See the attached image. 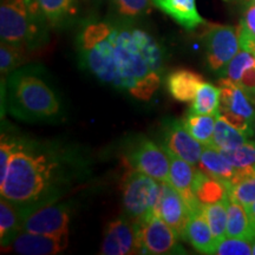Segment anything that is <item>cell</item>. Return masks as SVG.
<instances>
[{
    "label": "cell",
    "instance_id": "e0dca14e",
    "mask_svg": "<svg viewBox=\"0 0 255 255\" xmlns=\"http://www.w3.org/2000/svg\"><path fill=\"white\" fill-rule=\"evenodd\" d=\"M219 88L221 90L220 109H225L245 117L251 122H255V107L253 101L248 97L246 92L229 78H222L219 81Z\"/></svg>",
    "mask_w": 255,
    "mask_h": 255
},
{
    "label": "cell",
    "instance_id": "f546056e",
    "mask_svg": "<svg viewBox=\"0 0 255 255\" xmlns=\"http://www.w3.org/2000/svg\"><path fill=\"white\" fill-rule=\"evenodd\" d=\"M247 141V136L244 132L235 129L234 127H232L218 115L214 135H213V141L210 146L218 149V150H223V149L235 148V146L244 144Z\"/></svg>",
    "mask_w": 255,
    "mask_h": 255
},
{
    "label": "cell",
    "instance_id": "ac0fdd59",
    "mask_svg": "<svg viewBox=\"0 0 255 255\" xmlns=\"http://www.w3.org/2000/svg\"><path fill=\"white\" fill-rule=\"evenodd\" d=\"M203 83L202 76L188 69L175 70L169 73L165 81L169 94L178 102H193Z\"/></svg>",
    "mask_w": 255,
    "mask_h": 255
},
{
    "label": "cell",
    "instance_id": "7402d4cb",
    "mask_svg": "<svg viewBox=\"0 0 255 255\" xmlns=\"http://www.w3.org/2000/svg\"><path fill=\"white\" fill-rule=\"evenodd\" d=\"M51 27H63L78 14L79 0H37Z\"/></svg>",
    "mask_w": 255,
    "mask_h": 255
},
{
    "label": "cell",
    "instance_id": "44dd1931",
    "mask_svg": "<svg viewBox=\"0 0 255 255\" xmlns=\"http://www.w3.org/2000/svg\"><path fill=\"white\" fill-rule=\"evenodd\" d=\"M199 169L208 176L223 181L229 184V181L234 176L237 168L233 165L227 158L213 146L203 148L199 162Z\"/></svg>",
    "mask_w": 255,
    "mask_h": 255
},
{
    "label": "cell",
    "instance_id": "5b68a950",
    "mask_svg": "<svg viewBox=\"0 0 255 255\" xmlns=\"http://www.w3.org/2000/svg\"><path fill=\"white\" fill-rule=\"evenodd\" d=\"M123 207L128 218L137 223L156 214L161 182L130 168L122 182Z\"/></svg>",
    "mask_w": 255,
    "mask_h": 255
},
{
    "label": "cell",
    "instance_id": "9a60e30c",
    "mask_svg": "<svg viewBox=\"0 0 255 255\" xmlns=\"http://www.w3.org/2000/svg\"><path fill=\"white\" fill-rule=\"evenodd\" d=\"M169 156H170V170H169L167 182L170 183L183 197L184 202L190 210V215L200 212L202 210L203 205L197 200L193 189L196 168L177 156L171 154H169Z\"/></svg>",
    "mask_w": 255,
    "mask_h": 255
},
{
    "label": "cell",
    "instance_id": "d6986e66",
    "mask_svg": "<svg viewBox=\"0 0 255 255\" xmlns=\"http://www.w3.org/2000/svg\"><path fill=\"white\" fill-rule=\"evenodd\" d=\"M184 239L197 252L203 254H214L218 245L202 210L190 215Z\"/></svg>",
    "mask_w": 255,
    "mask_h": 255
},
{
    "label": "cell",
    "instance_id": "1f68e13d",
    "mask_svg": "<svg viewBox=\"0 0 255 255\" xmlns=\"http://www.w3.org/2000/svg\"><path fill=\"white\" fill-rule=\"evenodd\" d=\"M235 168L255 165V141H247L232 149L219 150Z\"/></svg>",
    "mask_w": 255,
    "mask_h": 255
},
{
    "label": "cell",
    "instance_id": "ee69618b",
    "mask_svg": "<svg viewBox=\"0 0 255 255\" xmlns=\"http://www.w3.org/2000/svg\"><path fill=\"white\" fill-rule=\"evenodd\" d=\"M244 1H252V0H244Z\"/></svg>",
    "mask_w": 255,
    "mask_h": 255
},
{
    "label": "cell",
    "instance_id": "2e32d148",
    "mask_svg": "<svg viewBox=\"0 0 255 255\" xmlns=\"http://www.w3.org/2000/svg\"><path fill=\"white\" fill-rule=\"evenodd\" d=\"M152 6L187 31H194L206 20L197 11L196 0H151Z\"/></svg>",
    "mask_w": 255,
    "mask_h": 255
},
{
    "label": "cell",
    "instance_id": "7a4b0ae2",
    "mask_svg": "<svg viewBox=\"0 0 255 255\" xmlns=\"http://www.w3.org/2000/svg\"><path fill=\"white\" fill-rule=\"evenodd\" d=\"M6 109L12 116L26 122H51L60 115V103L55 91L30 70L9 75L5 88Z\"/></svg>",
    "mask_w": 255,
    "mask_h": 255
},
{
    "label": "cell",
    "instance_id": "ba28073f",
    "mask_svg": "<svg viewBox=\"0 0 255 255\" xmlns=\"http://www.w3.org/2000/svg\"><path fill=\"white\" fill-rule=\"evenodd\" d=\"M100 253L103 255L142 254L138 223L128 216H121L109 222Z\"/></svg>",
    "mask_w": 255,
    "mask_h": 255
},
{
    "label": "cell",
    "instance_id": "74e56055",
    "mask_svg": "<svg viewBox=\"0 0 255 255\" xmlns=\"http://www.w3.org/2000/svg\"><path fill=\"white\" fill-rule=\"evenodd\" d=\"M239 87L246 92L248 97L255 103V66L247 69L242 75Z\"/></svg>",
    "mask_w": 255,
    "mask_h": 255
},
{
    "label": "cell",
    "instance_id": "277c9868",
    "mask_svg": "<svg viewBox=\"0 0 255 255\" xmlns=\"http://www.w3.org/2000/svg\"><path fill=\"white\" fill-rule=\"evenodd\" d=\"M131 23L116 20L110 40L115 49V60L120 77V89H131L139 79L151 72L143 56L136 28Z\"/></svg>",
    "mask_w": 255,
    "mask_h": 255
},
{
    "label": "cell",
    "instance_id": "484cf974",
    "mask_svg": "<svg viewBox=\"0 0 255 255\" xmlns=\"http://www.w3.org/2000/svg\"><path fill=\"white\" fill-rule=\"evenodd\" d=\"M228 202L229 196H226L218 202L205 205L202 208L203 214L208 221L209 227L218 244L227 237Z\"/></svg>",
    "mask_w": 255,
    "mask_h": 255
},
{
    "label": "cell",
    "instance_id": "8d00e7d4",
    "mask_svg": "<svg viewBox=\"0 0 255 255\" xmlns=\"http://www.w3.org/2000/svg\"><path fill=\"white\" fill-rule=\"evenodd\" d=\"M15 144V137H8L2 135L1 143H0V182L4 181L7 173L9 159H11L12 152H13Z\"/></svg>",
    "mask_w": 255,
    "mask_h": 255
},
{
    "label": "cell",
    "instance_id": "83f0119b",
    "mask_svg": "<svg viewBox=\"0 0 255 255\" xmlns=\"http://www.w3.org/2000/svg\"><path fill=\"white\" fill-rule=\"evenodd\" d=\"M221 90L210 83L205 82L197 90L190 105L189 113L197 115H216L219 113Z\"/></svg>",
    "mask_w": 255,
    "mask_h": 255
},
{
    "label": "cell",
    "instance_id": "4fadbf2b",
    "mask_svg": "<svg viewBox=\"0 0 255 255\" xmlns=\"http://www.w3.org/2000/svg\"><path fill=\"white\" fill-rule=\"evenodd\" d=\"M111 34V33H110ZM81 62L100 81L120 87V77L115 60V49L110 36L94 47L81 52Z\"/></svg>",
    "mask_w": 255,
    "mask_h": 255
},
{
    "label": "cell",
    "instance_id": "f1b7e54d",
    "mask_svg": "<svg viewBox=\"0 0 255 255\" xmlns=\"http://www.w3.org/2000/svg\"><path fill=\"white\" fill-rule=\"evenodd\" d=\"M111 11L116 20L132 23L150 12L151 0H110Z\"/></svg>",
    "mask_w": 255,
    "mask_h": 255
},
{
    "label": "cell",
    "instance_id": "603a6c76",
    "mask_svg": "<svg viewBox=\"0 0 255 255\" xmlns=\"http://www.w3.org/2000/svg\"><path fill=\"white\" fill-rule=\"evenodd\" d=\"M227 237L241 238L253 241L255 239V223L248 215L246 207L229 200Z\"/></svg>",
    "mask_w": 255,
    "mask_h": 255
},
{
    "label": "cell",
    "instance_id": "3957f363",
    "mask_svg": "<svg viewBox=\"0 0 255 255\" xmlns=\"http://www.w3.org/2000/svg\"><path fill=\"white\" fill-rule=\"evenodd\" d=\"M47 23L37 0H1V41L34 50L47 39Z\"/></svg>",
    "mask_w": 255,
    "mask_h": 255
},
{
    "label": "cell",
    "instance_id": "f35d334b",
    "mask_svg": "<svg viewBox=\"0 0 255 255\" xmlns=\"http://www.w3.org/2000/svg\"><path fill=\"white\" fill-rule=\"evenodd\" d=\"M246 209H247L248 215H250V218L252 219V221L255 223V202H253L250 206H247Z\"/></svg>",
    "mask_w": 255,
    "mask_h": 255
},
{
    "label": "cell",
    "instance_id": "4dcf8cb0",
    "mask_svg": "<svg viewBox=\"0 0 255 255\" xmlns=\"http://www.w3.org/2000/svg\"><path fill=\"white\" fill-rule=\"evenodd\" d=\"M26 51L28 50L25 47L1 41V45H0V71H1V75H9L19 65H21Z\"/></svg>",
    "mask_w": 255,
    "mask_h": 255
},
{
    "label": "cell",
    "instance_id": "6da1fadb",
    "mask_svg": "<svg viewBox=\"0 0 255 255\" xmlns=\"http://www.w3.org/2000/svg\"><path fill=\"white\" fill-rule=\"evenodd\" d=\"M85 169L81 155L69 146L15 138L0 194L25 214L58 202L87 174Z\"/></svg>",
    "mask_w": 255,
    "mask_h": 255
},
{
    "label": "cell",
    "instance_id": "d4e9b609",
    "mask_svg": "<svg viewBox=\"0 0 255 255\" xmlns=\"http://www.w3.org/2000/svg\"><path fill=\"white\" fill-rule=\"evenodd\" d=\"M218 115H197L188 113L184 117L183 124L194 138L201 144L210 146L214 135V129Z\"/></svg>",
    "mask_w": 255,
    "mask_h": 255
},
{
    "label": "cell",
    "instance_id": "836d02e7",
    "mask_svg": "<svg viewBox=\"0 0 255 255\" xmlns=\"http://www.w3.org/2000/svg\"><path fill=\"white\" fill-rule=\"evenodd\" d=\"M229 200L247 207L255 202V176L228 188Z\"/></svg>",
    "mask_w": 255,
    "mask_h": 255
},
{
    "label": "cell",
    "instance_id": "d6a6232c",
    "mask_svg": "<svg viewBox=\"0 0 255 255\" xmlns=\"http://www.w3.org/2000/svg\"><path fill=\"white\" fill-rule=\"evenodd\" d=\"M253 66H255V56L248 51L242 50L239 51L234 58L228 63V65L223 70L222 75L227 76V78L239 84L244 72Z\"/></svg>",
    "mask_w": 255,
    "mask_h": 255
},
{
    "label": "cell",
    "instance_id": "cb8c5ba5",
    "mask_svg": "<svg viewBox=\"0 0 255 255\" xmlns=\"http://www.w3.org/2000/svg\"><path fill=\"white\" fill-rule=\"evenodd\" d=\"M193 189L197 200L203 206L218 202V201L222 200L223 197L228 196L227 183L208 176L200 169H196Z\"/></svg>",
    "mask_w": 255,
    "mask_h": 255
},
{
    "label": "cell",
    "instance_id": "ab89813d",
    "mask_svg": "<svg viewBox=\"0 0 255 255\" xmlns=\"http://www.w3.org/2000/svg\"><path fill=\"white\" fill-rule=\"evenodd\" d=\"M252 254L255 255V239L252 241Z\"/></svg>",
    "mask_w": 255,
    "mask_h": 255
},
{
    "label": "cell",
    "instance_id": "d590c367",
    "mask_svg": "<svg viewBox=\"0 0 255 255\" xmlns=\"http://www.w3.org/2000/svg\"><path fill=\"white\" fill-rule=\"evenodd\" d=\"M159 83H161L159 73L151 71L145 77L139 79L131 89H129V92L138 100H149L152 94L157 90Z\"/></svg>",
    "mask_w": 255,
    "mask_h": 255
},
{
    "label": "cell",
    "instance_id": "60d3db41",
    "mask_svg": "<svg viewBox=\"0 0 255 255\" xmlns=\"http://www.w3.org/2000/svg\"><path fill=\"white\" fill-rule=\"evenodd\" d=\"M88 1H91V2H101L102 0H88Z\"/></svg>",
    "mask_w": 255,
    "mask_h": 255
},
{
    "label": "cell",
    "instance_id": "52a82bcc",
    "mask_svg": "<svg viewBox=\"0 0 255 255\" xmlns=\"http://www.w3.org/2000/svg\"><path fill=\"white\" fill-rule=\"evenodd\" d=\"M203 40L209 69L222 73L240 49L238 28L229 25H209Z\"/></svg>",
    "mask_w": 255,
    "mask_h": 255
},
{
    "label": "cell",
    "instance_id": "7c38bea8",
    "mask_svg": "<svg viewBox=\"0 0 255 255\" xmlns=\"http://www.w3.org/2000/svg\"><path fill=\"white\" fill-rule=\"evenodd\" d=\"M156 214L167 222L180 239H184L190 210L181 194L169 182H161V195Z\"/></svg>",
    "mask_w": 255,
    "mask_h": 255
},
{
    "label": "cell",
    "instance_id": "30bf717a",
    "mask_svg": "<svg viewBox=\"0 0 255 255\" xmlns=\"http://www.w3.org/2000/svg\"><path fill=\"white\" fill-rule=\"evenodd\" d=\"M70 207L65 203H50L23 214L21 231L37 234H69Z\"/></svg>",
    "mask_w": 255,
    "mask_h": 255
},
{
    "label": "cell",
    "instance_id": "5bb4252c",
    "mask_svg": "<svg viewBox=\"0 0 255 255\" xmlns=\"http://www.w3.org/2000/svg\"><path fill=\"white\" fill-rule=\"evenodd\" d=\"M69 234L49 235L21 231L12 244V250L23 255H55L68 247Z\"/></svg>",
    "mask_w": 255,
    "mask_h": 255
},
{
    "label": "cell",
    "instance_id": "9c48e42d",
    "mask_svg": "<svg viewBox=\"0 0 255 255\" xmlns=\"http://www.w3.org/2000/svg\"><path fill=\"white\" fill-rule=\"evenodd\" d=\"M138 226L142 254L164 255L184 253L178 241L180 238L157 214L138 223Z\"/></svg>",
    "mask_w": 255,
    "mask_h": 255
},
{
    "label": "cell",
    "instance_id": "4316f807",
    "mask_svg": "<svg viewBox=\"0 0 255 255\" xmlns=\"http://www.w3.org/2000/svg\"><path fill=\"white\" fill-rule=\"evenodd\" d=\"M113 28L114 23L105 20H89L83 24L77 37L79 53L91 49L96 44L107 39L113 32Z\"/></svg>",
    "mask_w": 255,
    "mask_h": 255
},
{
    "label": "cell",
    "instance_id": "7bdbcfd3",
    "mask_svg": "<svg viewBox=\"0 0 255 255\" xmlns=\"http://www.w3.org/2000/svg\"><path fill=\"white\" fill-rule=\"evenodd\" d=\"M252 4H255V0H252Z\"/></svg>",
    "mask_w": 255,
    "mask_h": 255
},
{
    "label": "cell",
    "instance_id": "e575fe53",
    "mask_svg": "<svg viewBox=\"0 0 255 255\" xmlns=\"http://www.w3.org/2000/svg\"><path fill=\"white\" fill-rule=\"evenodd\" d=\"M214 254L220 255H251L252 241L241 238L226 237L216 245Z\"/></svg>",
    "mask_w": 255,
    "mask_h": 255
},
{
    "label": "cell",
    "instance_id": "ffe728a7",
    "mask_svg": "<svg viewBox=\"0 0 255 255\" xmlns=\"http://www.w3.org/2000/svg\"><path fill=\"white\" fill-rule=\"evenodd\" d=\"M23 229V214L17 205L0 199V241L2 250L12 246L14 239Z\"/></svg>",
    "mask_w": 255,
    "mask_h": 255
},
{
    "label": "cell",
    "instance_id": "8992f818",
    "mask_svg": "<svg viewBox=\"0 0 255 255\" xmlns=\"http://www.w3.org/2000/svg\"><path fill=\"white\" fill-rule=\"evenodd\" d=\"M130 168L148 175L159 182H167L170 170V156L163 145L149 138H138L127 152Z\"/></svg>",
    "mask_w": 255,
    "mask_h": 255
},
{
    "label": "cell",
    "instance_id": "b9f144b4",
    "mask_svg": "<svg viewBox=\"0 0 255 255\" xmlns=\"http://www.w3.org/2000/svg\"><path fill=\"white\" fill-rule=\"evenodd\" d=\"M252 53H253V55L255 56V46H254V49H253V52H252Z\"/></svg>",
    "mask_w": 255,
    "mask_h": 255
},
{
    "label": "cell",
    "instance_id": "8fae6325",
    "mask_svg": "<svg viewBox=\"0 0 255 255\" xmlns=\"http://www.w3.org/2000/svg\"><path fill=\"white\" fill-rule=\"evenodd\" d=\"M161 144L169 154L189 162L190 164H199L205 145L190 135L184 127L183 121H167L162 128Z\"/></svg>",
    "mask_w": 255,
    "mask_h": 255
}]
</instances>
